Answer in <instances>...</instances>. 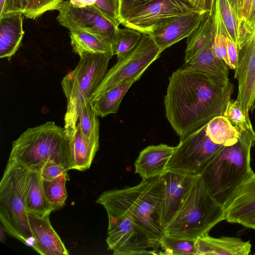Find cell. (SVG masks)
I'll use <instances>...</instances> for the list:
<instances>
[{
	"mask_svg": "<svg viewBox=\"0 0 255 255\" xmlns=\"http://www.w3.org/2000/svg\"><path fill=\"white\" fill-rule=\"evenodd\" d=\"M161 175L142 179L137 185L106 190L96 202L108 217V249L114 255H161L165 234L159 219Z\"/></svg>",
	"mask_w": 255,
	"mask_h": 255,
	"instance_id": "cell-1",
	"label": "cell"
},
{
	"mask_svg": "<svg viewBox=\"0 0 255 255\" xmlns=\"http://www.w3.org/2000/svg\"><path fill=\"white\" fill-rule=\"evenodd\" d=\"M234 86L187 66L169 78L164 97L166 118L180 138L223 115Z\"/></svg>",
	"mask_w": 255,
	"mask_h": 255,
	"instance_id": "cell-2",
	"label": "cell"
},
{
	"mask_svg": "<svg viewBox=\"0 0 255 255\" xmlns=\"http://www.w3.org/2000/svg\"><path fill=\"white\" fill-rule=\"evenodd\" d=\"M238 129V141L224 146L200 174L211 195L223 207L254 173L251 165V152L255 144V131L253 128Z\"/></svg>",
	"mask_w": 255,
	"mask_h": 255,
	"instance_id": "cell-3",
	"label": "cell"
},
{
	"mask_svg": "<svg viewBox=\"0 0 255 255\" xmlns=\"http://www.w3.org/2000/svg\"><path fill=\"white\" fill-rule=\"evenodd\" d=\"M51 160L73 169L70 138L54 122L27 128L12 142L8 161L30 169H40Z\"/></svg>",
	"mask_w": 255,
	"mask_h": 255,
	"instance_id": "cell-4",
	"label": "cell"
},
{
	"mask_svg": "<svg viewBox=\"0 0 255 255\" xmlns=\"http://www.w3.org/2000/svg\"><path fill=\"white\" fill-rule=\"evenodd\" d=\"M225 220L223 206L211 195L203 178H195L179 209L164 229L173 238L195 242Z\"/></svg>",
	"mask_w": 255,
	"mask_h": 255,
	"instance_id": "cell-5",
	"label": "cell"
},
{
	"mask_svg": "<svg viewBox=\"0 0 255 255\" xmlns=\"http://www.w3.org/2000/svg\"><path fill=\"white\" fill-rule=\"evenodd\" d=\"M29 173L30 169L8 161L0 183V220L9 235L32 247L26 209Z\"/></svg>",
	"mask_w": 255,
	"mask_h": 255,
	"instance_id": "cell-6",
	"label": "cell"
},
{
	"mask_svg": "<svg viewBox=\"0 0 255 255\" xmlns=\"http://www.w3.org/2000/svg\"><path fill=\"white\" fill-rule=\"evenodd\" d=\"M112 57L104 54H83L76 68L63 78L61 85L67 101L64 128L69 136L76 128L79 106L86 100L91 101L107 72Z\"/></svg>",
	"mask_w": 255,
	"mask_h": 255,
	"instance_id": "cell-7",
	"label": "cell"
},
{
	"mask_svg": "<svg viewBox=\"0 0 255 255\" xmlns=\"http://www.w3.org/2000/svg\"><path fill=\"white\" fill-rule=\"evenodd\" d=\"M162 53L152 37L142 33L136 46L118 59L107 72L91 98V102L106 91L133 77L140 78L143 72Z\"/></svg>",
	"mask_w": 255,
	"mask_h": 255,
	"instance_id": "cell-8",
	"label": "cell"
},
{
	"mask_svg": "<svg viewBox=\"0 0 255 255\" xmlns=\"http://www.w3.org/2000/svg\"><path fill=\"white\" fill-rule=\"evenodd\" d=\"M206 125L180 138L167 164V170L201 174L225 146L210 139L206 133Z\"/></svg>",
	"mask_w": 255,
	"mask_h": 255,
	"instance_id": "cell-9",
	"label": "cell"
},
{
	"mask_svg": "<svg viewBox=\"0 0 255 255\" xmlns=\"http://www.w3.org/2000/svg\"><path fill=\"white\" fill-rule=\"evenodd\" d=\"M234 70L238 82L236 100L248 115L255 108V22L251 29L240 32L238 61Z\"/></svg>",
	"mask_w": 255,
	"mask_h": 255,
	"instance_id": "cell-10",
	"label": "cell"
},
{
	"mask_svg": "<svg viewBox=\"0 0 255 255\" xmlns=\"http://www.w3.org/2000/svg\"><path fill=\"white\" fill-rule=\"evenodd\" d=\"M59 24L71 30H80L103 39L113 48L119 27H116L97 10L90 6L77 7L69 0L62 1L57 6Z\"/></svg>",
	"mask_w": 255,
	"mask_h": 255,
	"instance_id": "cell-11",
	"label": "cell"
},
{
	"mask_svg": "<svg viewBox=\"0 0 255 255\" xmlns=\"http://www.w3.org/2000/svg\"><path fill=\"white\" fill-rule=\"evenodd\" d=\"M201 11L184 0H154L131 12L122 24L149 34L172 18Z\"/></svg>",
	"mask_w": 255,
	"mask_h": 255,
	"instance_id": "cell-12",
	"label": "cell"
},
{
	"mask_svg": "<svg viewBox=\"0 0 255 255\" xmlns=\"http://www.w3.org/2000/svg\"><path fill=\"white\" fill-rule=\"evenodd\" d=\"M197 176L169 170L161 175L162 195L159 222L163 230L179 209Z\"/></svg>",
	"mask_w": 255,
	"mask_h": 255,
	"instance_id": "cell-13",
	"label": "cell"
},
{
	"mask_svg": "<svg viewBox=\"0 0 255 255\" xmlns=\"http://www.w3.org/2000/svg\"><path fill=\"white\" fill-rule=\"evenodd\" d=\"M205 11L172 18L156 26L149 34L162 52L187 38L197 27Z\"/></svg>",
	"mask_w": 255,
	"mask_h": 255,
	"instance_id": "cell-14",
	"label": "cell"
},
{
	"mask_svg": "<svg viewBox=\"0 0 255 255\" xmlns=\"http://www.w3.org/2000/svg\"><path fill=\"white\" fill-rule=\"evenodd\" d=\"M49 216L40 217L28 213L34 241L32 248L42 255H68L69 254L68 251L53 228Z\"/></svg>",
	"mask_w": 255,
	"mask_h": 255,
	"instance_id": "cell-15",
	"label": "cell"
},
{
	"mask_svg": "<svg viewBox=\"0 0 255 255\" xmlns=\"http://www.w3.org/2000/svg\"><path fill=\"white\" fill-rule=\"evenodd\" d=\"M175 149L163 143L148 146L140 152L134 162V173L145 179L162 175Z\"/></svg>",
	"mask_w": 255,
	"mask_h": 255,
	"instance_id": "cell-16",
	"label": "cell"
},
{
	"mask_svg": "<svg viewBox=\"0 0 255 255\" xmlns=\"http://www.w3.org/2000/svg\"><path fill=\"white\" fill-rule=\"evenodd\" d=\"M194 247L196 255H248L252 249L250 241L236 237L214 238L208 234L199 237L194 242Z\"/></svg>",
	"mask_w": 255,
	"mask_h": 255,
	"instance_id": "cell-17",
	"label": "cell"
},
{
	"mask_svg": "<svg viewBox=\"0 0 255 255\" xmlns=\"http://www.w3.org/2000/svg\"><path fill=\"white\" fill-rule=\"evenodd\" d=\"M224 209L225 220L233 223L255 213V173L237 189Z\"/></svg>",
	"mask_w": 255,
	"mask_h": 255,
	"instance_id": "cell-18",
	"label": "cell"
},
{
	"mask_svg": "<svg viewBox=\"0 0 255 255\" xmlns=\"http://www.w3.org/2000/svg\"><path fill=\"white\" fill-rule=\"evenodd\" d=\"M20 13L0 17V58H10L19 49L24 34Z\"/></svg>",
	"mask_w": 255,
	"mask_h": 255,
	"instance_id": "cell-19",
	"label": "cell"
},
{
	"mask_svg": "<svg viewBox=\"0 0 255 255\" xmlns=\"http://www.w3.org/2000/svg\"><path fill=\"white\" fill-rule=\"evenodd\" d=\"M214 38L211 39L186 66L213 78L229 80V66L214 55L212 50Z\"/></svg>",
	"mask_w": 255,
	"mask_h": 255,
	"instance_id": "cell-20",
	"label": "cell"
},
{
	"mask_svg": "<svg viewBox=\"0 0 255 255\" xmlns=\"http://www.w3.org/2000/svg\"><path fill=\"white\" fill-rule=\"evenodd\" d=\"M40 169H30L26 209L28 213L44 217L50 215L54 210L45 195Z\"/></svg>",
	"mask_w": 255,
	"mask_h": 255,
	"instance_id": "cell-21",
	"label": "cell"
},
{
	"mask_svg": "<svg viewBox=\"0 0 255 255\" xmlns=\"http://www.w3.org/2000/svg\"><path fill=\"white\" fill-rule=\"evenodd\" d=\"M139 79L137 77L129 78L100 95L91 102L96 114L102 118L111 114H116L128 90Z\"/></svg>",
	"mask_w": 255,
	"mask_h": 255,
	"instance_id": "cell-22",
	"label": "cell"
},
{
	"mask_svg": "<svg viewBox=\"0 0 255 255\" xmlns=\"http://www.w3.org/2000/svg\"><path fill=\"white\" fill-rule=\"evenodd\" d=\"M215 33H222L239 46V22L228 0H215L213 11Z\"/></svg>",
	"mask_w": 255,
	"mask_h": 255,
	"instance_id": "cell-23",
	"label": "cell"
},
{
	"mask_svg": "<svg viewBox=\"0 0 255 255\" xmlns=\"http://www.w3.org/2000/svg\"><path fill=\"white\" fill-rule=\"evenodd\" d=\"M73 169L84 171L88 169L99 148L82 135L79 126L70 137Z\"/></svg>",
	"mask_w": 255,
	"mask_h": 255,
	"instance_id": "cell-24",
	"label": "cell"
},
{
	"mask_svg": "<svg viewBox=\"0 0 255 255\" xmlns=\"http://www.w3.org/2000/svg\"><path fill=\"white\" fill-rule=\"evenodd\" d=\"M214 34L213 15L209 11H206L197 27L187 37L185 64L214 38Z\"/></svg>",
	"mask_w": 255,
	"mask_h": 255,
	"instance_id": "cell-25",
	"label": "cell"
},
{
	"mask_svg": "<svg viewBox=\"0 0 255 255\" xmlns=\"http://www.w3.org/2000/svg\"><path fill=\"white\" fill-rule=\"evenodd\" d=\"M69 31L73 50L79 56L85 53L114 55L112 45L100 37L80 30Z\"/></svg>",
	"mask_w": 255,
	"mask_h": 255,
	"instance_id": "cell-26",
	"label": "cell"
},
{
	"mask_svg": "<svg viewBox=\"0 0 255 255\" xmlns=\"http://www.w3.org/2000/svg\"><path fill=\"white\" fill-rule=\"evenodd\" d=\"M205 131L210 139L215 143L229 146L238 140V128L223 115L213 118L206 125Z\"/></svg>",
	"mask_w": 255,
	"mask_h": 255,
	"instance_id": "cell-27",
	"label": "cell"
},
{
	"mask_svg": "<svg viewBox=\"0 0 255 255\" xmlns=\"http://www.w3.org/2000/svg\"><path fill=\"white\" fill-rule=\"evenodd\" d=\"M90 100H86L79 107L77 125L84 137L90 142L99 145V122Z\"/></svg>",
	"mask_w": 255,
	"mask_h": 255,
	"instance_id": "cell-28",
	"label": "cell"
},
{
	"mask_svg": "<svg viewBox=\"0 0 255 255\" xmlns=\"http://www.w3.org/2000/svg\"><path fill=\"white\" fill-rule=\"evenodd\" d=\"M75 6H90L97 10L116 27L122 23L120 0H69Z\"/></svg>",
	"mask_w": 255,
	"mask_h": 255,
	"instance_id": "cell-29",
	"label": "cell"
},
{
	"mask_svg": "<svg viewBox=\"0 0 255 255\" xmlns=\"http://www.w3.org/2000/svg\"><path fill=\"white\" fill-rule=\"evenodd\" d=\"M142 36V33L132 28L119 27L113 44L114 55L118 59L121 58L136 46Z\"/></svg>",
	"mask_w": 255,
	"mask_h": 255,
	"instance_id": "cell-30",
	"label": "cell"
},
{
	"mask_svg": "<svg viewBox=\"0 0 255 255\" xmlns=\"http://www.w3.org/2000/svg\"><path fill=\"white\" fill-rule=\"evenodd\" d=\"M68 172L57 177L52 181L43 180L45 195L54 210L62 208L67 198L66 183Z\"/></svg>",
	"mask_w": 255,
	"mask_h": 255,
	"instance_id": "cell-31",
	"label": "cell"
},
{
	"mask_svg": "<svg viewBox=\"0 0 255 255\" xmlns=\"http://www.w3.org/2000/svg\"><path fill=\"white\" fill-rule=\"evenodd\" d=\"M161 255H196L194 242L171 238L164 235L160 241Z\"/></svg>",
	"mask_w": 255,
	"mask_h": 255,
	"instance_id": "cell-32",
	"label": "cell"
},
{
	"mask_svg": "<svg viewBox=\"0 0 255 255\" xmlns=\"http://www.w3.org/2000/svg\"><path fill=\"white\" fill-rule=\"evenodd\" d=\"M223 116L240 129L246 130L253 128L249 115H246L244 113L236 100H229Z\"/></svg>",
	"mask_w": 255,
	"mask_h": 255,
	"instance_id": "cell-33",
	"label": "cell"
},
{
	"mask_svg": "<svg viewBox=\"0 0 255 255\" xmlns=\"http://www.w3.org/2000/svg\"><path fill=\"white\" fill-rule=\"evenodd\" d=\"M64 0H30L24 16L29 19H35L45 12L55 10L58 4Z\"/></svg>",
	"mask_w": 255,
	"mask_h": 255,
	"instance_id": "cell-34",
	"label": "cell"
},
{
	"mask_svg": "<svg viewBox=\"0 0 255 255\" xmlns=\"http://www.w3.org/2000/svg\"><path fill=\"white\" fill-rule=\"evenodd\" d=\"M212 50L216 57L223 61L229 66V61L226 35L222 33H215Z\"/></svg>",
	"mask_w": 255,
	"mask_h": 255,
	"instance_id": "cell-35",
	"label": "cell"
},
{
	"mask_svg": "<svg viewBox=\"0 0 255 255\" xmlns=\"http://www.w3.org/2000/svg\"><path fill=\"white\" fill-rule=\"evenodd\" d=\"M69 170L61 164L51 160L46 161L40 169L43 180L52 181Z\"/></svg>",
	"mask_w": 255,
	"mask_h": 255,
	"instance_id": "cell-36",
	"label": "cell"
},
{
	"mask_svg": "<svg viewBox=\"0 0 255 255\" xmlns=\"http://www.w3.org/2000/svg\"><path fill=\"white\" fill-rule=\"evenodd\" d=\"M153 0H120L122 23L131 12Z\"/></svg>",
	"mask_w": 255,
	"mask_h": 255,
	"instance_id": "cell-37",
	"label": "cell"
},
{
	"mask_svg": "<svg viewBox=\"0 0 255 255\" xmlns=\"http://www.w3.org/2000/svg\"><path fill=\"white\" fill-rule=\"evenodd\" d=\"M30 0H5L2 9L0 11V17L7 14L25 12Z\"/></svg>",
	"mask_w": 255,
	"mask_h": 255,
	"instance_id": "cell-38",
	"label": "cell"
},
{
	"mask_svg": "<svg viewBox=\"0 0 255 255\" xmlns=\"http://www.w3.org/2000/svg\"><path fill=\"white\" fill-rule=\"evenodd\" d=\"M228 46V56L229 61V67L235 70L238 61V46L226 36Z\"/></svg>",
	"mask_w": 255,
	"mask_h": 255,
	"instance_id": "cell-39",
	"label": "cell"
},
{
	"mask_svg": "<svg viewBox=\"0 0 255 255\" xmlns=\"http://www.w3.org/2000/svg\"><path fill=\"white\" fill-rule=\"evenodd\" d=\"M255 22V0H252L248 15L244 21L239 24V32L252 28Z\"/></svg>",
	"mask_w": 255,
	"mask_h": 255,
	"instance_id": "cell-40",
	"label": "cell"
},
{
	"mask_svg": "<svg viewBox=\"0 0 255 255\" xmlns=\"http://www.w3.org/2000/svg\"><path fill=\"white\" fill-rule=\"evenodd\" d=\"M238 224L255 230V213L243 218Z\"/></svg>",
	"mask_w": 255,
	"mask_h": 255,
	"instance_id": "cell-41",
	"label": "cell"
},
{
	"mask_svg": "<svg viewBox=\"0 0 255 255\" xmlns=\"http://www.w3.org/2000/svg\"><path fill=\"white\" fill-rule=\"evenodd\" d=\"M193 7L201 10L207 11L206 9V0H184Z\"/></svg>",
	"mask_w": 255,
	"mask_h": 255,
	"instance_id": "cell-42",
	"label": "cell"
},
{
	"mask_svg": "<svg viewBox=\"0 0 255 255\" xmlns=\"http://www.w3.org/2000/svg\"><path fill=\"white\" fill-rule=\"evenodd\" d=\"M252 0H243V4L242 11V18L240 23L247 18L251 7ZM239 23V24H240Z\"/></svg>",
	"mask_w": 255,
	"mask_h": 255,
	"instance_id": "cell-43",
	"label": "cell"
},
{
	"mask_svg": "<svg viewBox=\"0 0 255 255\" xmlns=\"http://www.w3.org/2000/svg\"><path fill=\"white\" fill-rule=\"evenodd\" d=\"M230 3L231 9L235 15L236 17L238 19L240 23V14L238 7V0H228Z\"/></svg>",
	"mask_w": 255,
	"mask_h": 255,
	"instance_id": "cell-44",
	"label": "cell"
},
{
	"mask_svg": "<svg viewBox=\"0 0 255 255\" xmlns=\"http://www.w3.org/2000/svg\"><path fill=\"white\" fill-rule=\"evenodd\" d=\"M215 0H206V9L213 13Z\"/></svg>",
	"mask_w": 255,
	"mask_h": 255,
	"instance_id": "cell-45",
	"label": "cell"
},
{
	"mask_svg": "<svg viewBox=\"0 0 255 255\" xmlns=\"http://www.w3.org/2000/svg\"><path fill=\"white\" fill-rule=\"evenodd\" d=\"M238 1L239 11L240 18V20L242 18V7H243V0H238Z\"/></svg>",
	"mask_w": 255,
	"mask_h": 255,
	"instance_id": "cell-46",
	"label": "cell"
},
{
	"mask_svg": "<svg viewBox=\"0 0 255 255\" xmlns=\"http://www.w3.org/2000/svg\"><path fill=\"white\" fill-rule=\"evenodd\" d=\"M5 0H0V11H1L4 6Z\"/></svg>",
	"mask_w": 255,
	"mask_h": 255,
	"instance_id": "cell-47",
	"label": "cell"
}]
</instances>
